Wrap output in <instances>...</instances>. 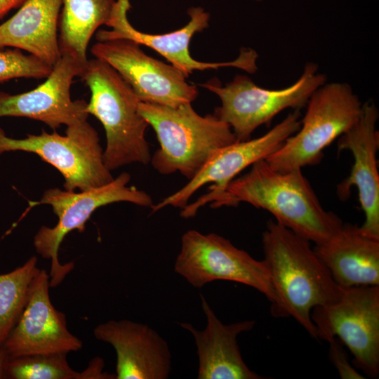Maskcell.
<instances>
[{
	"label": "cell",
	"instance_id": "obj_12",
	"mask_svg": "<svg viewBox=\"0 0 379 379\" xmlns=\"http://www.w3.org/2000/svg\"><path fill=\"white\" fill-rule=\"evenodd\" d=\"M91 52L116 69L131 86L140 102L177 107L191 103L197 88L172 65L147 55L140 44L126 39L98 41Z\"/></svg>",
	"mask_w": 379,
	"mask_h": 379
},
{
	"label": "cell",
	"instance_id": "obj_18",
	"mask_svg": "<svg viewBox=\"0 0 379 379\" xmlns=\"http://www.w3.org/2000/svg\"><path fill=\"white\" fill-rule=\"evenodd\" d=\"M201 308L206 319L203 330L192 324L179 325L190 332L197 347L199 379H260L244 362L237 343V336L252 330L254 320L225 324L216 316L205 297L201 294Z\"/></svg>",
	"mask_w": 379,
	"mask_h": 379
},
{
	"label": "cell",
	"instance_id": "obj_27",
	"mask_svg": "<svg viewBox=\"0 0 379 379\" xmlns=\"http://www.w3.org/2000/svg\"><path fill=\"white\" fill-rule=\"evenodd\" d=\"M26 0H0V20L13 8L20 7Z\"/></svg>",
	"mask_w": 379,
	"mask_h": 379
},
{
	"label": "cell",
	"instance_id": "obj_16",
	"mask_svg": "<svg viewBox=\"0 0 379 379\" xmlns=\"http://www.w3.org/2000/svg\"><path fill=\"white\" fill-rule=\"evenodd\" d=\"M50 276L41 269L27 303L4 343L9 356L64 352L82 348V342L67 328L66 317L52 304Z\"/></svg>",
	"mask_w": 379,
	"mask_h": 379
},
{
	"label": "cell",
	"instance_id": "obj_17",
	"mask_svg": "<svg viewBox=\"0 0 379 379\" xmlns=\"http://www.w3.org/2000/svg\"><path fill=\"white\" fill-rule=\"evenodd\" d=\"M95 338L110 344L117 355V379H166L172 356L166 340L147 324L128 319L109 320L93 330Z\"/></svg>",
	"mask_w": 379,
	"mask_h": 379
},
{
	"label": "cell",
	"instance_id": "obj_1",
	"mask_svg": "<svg viewBox=\"0 0 379 379\" xmlns=\"http://www.w3.org/2000/svg\"><path fill=\"white\" fill-rule=\"evenodd\" d=\"M251 166L211 200V208L248 203L267 211L278 223L315 245L328 240L343 224L335 213L324 208L301 169L279 171L265 159Z\"/></svg>",
	"mask_w": 379,
	"mask_h": 379
},
{
	"label": "cell",
	"instance_id": "obj_24",
	"mask_svg": "<svg viewBox=\"0 0 379 379\" xmlns=\"http://www.w3.org/2000/svg\"><path fill=\"white\" fill-rule=\"evenodd\" d=\"M0 48V83L15 78H46L53 67L18 48Z\"/></svg>",
	"mask_w": 379,
	"mask_h": 379
},
{
	"label": "cell",
	"instance_id": "obj_3",
	"mask_svg": "<svg viewBox=\"0 0 379 379\" xmlns=\"http://www.w3.org/2000/svg\"><path fill=\"white\" fill-rule=\"evenodd\" d=\"M140 114L152 127L160 147L151 157L160 174L194 178L221 148L237 142L230 126L214 114L201 116L191 103L171 107L140 102Z\"/></svg>",
	"mask_w": 379,
	"mask_h": 379
},
{
	"label": "cell",
	"instance_id": "obj_20",
	"mask_svg": "<svg viewBox=\"0 0 379 379\" xmlns=\"http://www.w3.org/2000/svg\"><path fill=\"white\" fill-rule=\"evenodd\" d=\"M62 0H26L0 25V48L27 51L53 67L61 58L59 20Z\"/></svg>",
	"mask_w": 379,
	"mask_h": 379
},
{
	"label": "cell",
	"instance_id": "obj_5",
	"mask_svg": "<svg viewBox=\"0 0 379 379\" xmlns=\"http://www.w3.org/2000/svg\"><path fill=\"white\" fill-rule=\"evenodd\" d=\"M299 130L265 160L274 169L289 171L315 165L323 151L358 120L362 103L347 83L332 82L310 96Z\"/></svg>",
	"mask_w": 379,
	"mask_h": 379
},
{
	"label": "cell",
	"instance_id": "obj_21",
	"mask_svg": "<svg viewBox=\"0 0 379 379\" xmlns=\"http://www.w3.org/2000/svg\"><path fill=\"white\" fill-rule=\"evenodd\" d=\"M116 1L62 0L58 33L61 55L70 56L84 69L89 41L100 26H107Z\"/></svg>",
	"mask_w": 379,
	"mask_h": 379
},
{
	"label": "cell",
	"instance_id": "obj_11",
	"mask_svg": "<svg viewBox=\"0 0 379 379\" xmlns=\"http://www.w3.org/2000/svg\"><path fill=\"white\" fill-rule=\"evenodd\" d=\"M319 339L337 338L350 351L355 367L366 376L379 375V286L344 288L333 302L313 308Z\"/></svg>",
	"mask_w": 379,
	"mask_h": 379
},
{
	"label": "cell",
	"instance_id": "obj_7",
	"mask_svg": "<svg viewBox=\"0 0 379 379\" xmlns=\"http://www.w3.org/2000/svg\"><path fill=\"white\" fill-rule=\"evenodd\" d=\"M130 180V174L123 172L106 185L80 192L58 188L44 192L36 204L50 205L58 222L53 227L42 226L34 237V246L39 255L51 260V287L61 284L74 267L73 262L62 264L59 261L58 252L63 239L73 230L83 232L86 222L97 208L121 201L152 206L151 196L135 187H128Z\"/></svg>",
	"mask_w": 379,
	"mask_h": 379
},
{
	"label": "cell",
	"instance_id": "obj_25",
	"mask_svg": "<svg viewBox=\"0 0 379 379\" xmlns=\"http://www.w3.org/2000/svg\"><path fill=\"white\" fill-rule=\"evenodd\" d=\"M329 344V359L342 379H364L365 377L359 373L348 361L347 354L343 343L337 338L327 340Z\"/></svg>",
	"mask_w": 379,
	"mask_h": 379
},
{
	"label": "cell",
	"instance_id": "obj_15",
	"mask_svg": "<svg viewBox=\"0 0 379 379\" xmlns=\"http://www.w3.org/2000/svg\"><path fill=\"white\" fill-rule=\"evenodd\" d=\"M83 70L72 58L62 55L46 80L35 88L14 95L0 91V118L27 117L54 130L86 121L88 102L72 100L70 93L74 78Z\"/></svg>",
	"mask_w": 379,
	"mask_h": 379
},
{
	"label": "cell",
	"instance_id": "obj_8",
	"mask_svg": "<svg viewBox=\"0 0 379 379\" xmlns=\"http://www.w3.org/2000/svg\"><path fill=\"white\" fill-rule=\"evenodd\" d=\"M300 109H295L263 135L221 148L184 187L153 204L152 213L171 206L182 208L183 218L194 217L201 207L222 192L243 170L265 159L295 133L300 127Z\"/></svg>",
	"mask_w": 379,
	"mask_h": 379
},
{
	"label": "cell",
	"instance_id": "obj_19",
	"mask_svg": "<svg viewBox=\"0 0 379 379\" xmlns=\"http://www.w3.org/2000/svg\"><path fill=\"white\" fill-rule=\"evenodd\" d=\"M313 248L340 287L379 286V239L357 225L343 222L328 240Z\"/></svg>",
	"mask_w": 379,
	"mask_h": 379
},
{
	"label": "cell",
	"instance_id": "obj_22",
	"mask_svg": "<svg viewBox=\"0 0 379 379\" xmlns=\"http://www.w3.org/2000/svg\"><path fill=\"white\" fill-rule=\"evenodd\" d=\"M36 256L21 266L0 274V345L11 333L21 316L41 271Z\"/></svg>",
	"mask_w": 379,
	"mask_h": 379
},
{
	"label": "cell",
	"instance_id": "obj_28",
	"mask_svg": "<svg viewBox=\"0 0 379 379\" xmlns=\"http://www.w3.org/2000/svg\"><path fill=\"white\" fill-rule=\"evenodd\" d=\"M8 354L4 346L0 345V379L4 378V366Z\"/></svg>",
	"mask_w": 379,
	"mask_h": 379
},
{
	"label": "cell",
	"instance_id": "obj_23",
	"mask_svg": "<svg viewBox=\"0 0 379 379\" xmlns=\"http://www.w3.org/2000/svg\"><path fill=\"white\" fill-rule=\"evenodd\" d=\"M67 353L9 356L4 366L8 379H83L82 373L69 365Z\"/></svg>",
	"mask_w": 379,
	"mask_h": 379
},
{
	"label": "cell",
	"instance_id": "obj_13",
	"mask_svg": "<svg viewBox=\"0 0 379 379\" xmlns=\"http://www.w3.org/2000/svg\"><path fill=\"white\" fill-rule=\"evenodd\" d=\"M131 8L129 0H117L107 24L112 29L98 31L95 35L97 41L126 39L148 46L164 57L186 77L194 70L233 67L254 73L258 69L256 60L258 55L251 48H241L237 59L225 62H200L191 56L189 48L192 37L206 28L210 19L209 13L201 7H191L187 10L190 20L184 27L162 34H147L135 29L127 18Z\"/></svg>",
	"mask_w": 379,
	"mask_h": 379
},
{
	"label": "cell",
	"instance_id": "obj_4",
	"mask_svg": "<svg viewBox=\"0 0 379 379\" xmlns=\"http://www.w3.org/2000/svg\"><path fill=\"white\" fill-rule=\"evenodd\" d=\"M79 77L91 91L87 112L105 131V166L112 171L132 163H149L145 138L149 125L138 111L140 101L131 86L112 66L95 58L88 60Z\"/></svg>",
	"mask_w": 379,
	"mask_h": 379
},
{
	"label": "cell",
	"instance_id": "obj_6",
	"mask_svg": "<svg viewBox=\"0 0 379 379\" xmlns=\"http://www.w3.org/2000/svg\"><path fill=\"white\" fill-rule=\"evenodd\" d=\"M326 82V76L318 72V65L308 62L300 78L282 89L262 88L246 75H237L224 86L217 79L200 86L219 97L221 105L214 114L230 126L237 141H244L283 110L305 107L312 94Z\"/></svg>",
	"mask_w": 379,
	"mask_h": 379
},
{
	"label": "cell",
	"instance_id": "obj_14",
	"mask_svg": "<svg viewBox=\"0 0 379 379\" xmlns=\"http://www.w3.org/2000/svg\"><path fill=\"white\" fill-rule=\"evenodd\" d=\"M378 109L373 101L362 104L356 123L339 137L338 151L351 152L354 163L350 175L337 185V195L345 201L352 187L358 191L359 201L365 220L360 227L367 234L379 239V172L377 152L379 132L376 124Z\"/></svg>",
	"mask_w": 379,
	"mask_h": 379
},
{
	"label": "cell",
	"instance_id": "obj_26",
	"mask_svg": "<svg viewBox=\"0 0 379 379\" xmlns=\"http://www.w3.org/2000/svg\"><path fill=\"white\" fill-rule=\"evenodd\" d=\"M104 361L100 358H95L91 361L86 369L83 371V379H110L115 378V375L103 373Z\"/></svg>",
	"mask_w": 379,
	"mask_h": 379
},
{
	"label": "cell",
	"instance_id": "obj_2",
	"mask_svg": "<svg viewBox=\"0 0 379 379\" xmlns=\"http://www.w3.org/2000/svg\"><path fill=\"white\" fill-rule=\"evenodd\" d=\"M310 243L273 220L262 235V260L277 299L272 315L293 317L318 340L312 310L337 300L344 288L334 281Z\"/></svg>",
	"mask_w": 379,
	"mask_h": 379
},
{
	"label": "cell",
	"instance_id": "obj_29",
	"mask_svg": "<svg viewBox=\"0 0 379 379\" xmlns=\"http://www.w3.org/2000/svg\"><path fill=\"white\" fill-rule=\"evenodd\" d=\"M253 1L260 2V1H262V0H253Z\"/></svg>",
	"mask_w": 379,
	"mask_h": 379
},
{
	"label": "cell",
	"instance_id": "obj_10",
	"mask_svg": "<svg viewBox=\"0 0 379 379\" xmlns=\"http://www.w3.org/2000/svg\"><path fill=\"white\" fill-rule=\"evenodd\" d=\"M174 270L197 288L217 280L243 284L265 295L271 303V312L275 308L277 299L264 261L219 234L185 232Z\"/></svg>",
	"mask_w": 379,
	"mask_h": 379
},
{
	"label": "cell",
	"instance_id": "obj_9",
	"mask_svg": "<svg viewBox=\"0 0 379 379\" xmlns=\"http://www.w3.org/2000/svg\"><path fill=\"white\" fill-rule=\"evenodd\" d=\"M12 151L36 154L52 165L62 175L68 191L91 190L114 179L105 165L98 134L87 120L67 126L65 135L42 130L39 135L15 139L0 128V155Z\"/></svg>",
	"mask_w": 379,
	"mask_h": 379
}]
</instances>
